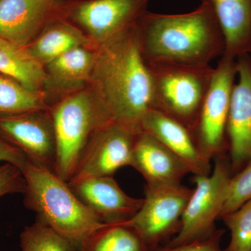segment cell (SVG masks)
<instances>
[{"label": "cell", "instance_id": "cell-12", "mask_svg": "<svg viewBox=\"0 0 251 251\" xmlns=\"http://www.w3.org/2000/svg\"><path fill=\"white\" fill-rule=\"evenodd\" d=\"M239 82L231 94L227 124L228 156L233 175L251 161V57L237 58Z\"/></svg>", "mask_w": 251, "mask_h": 251}, {"label": "cell", "instance_id": "cell-18", "mask_svg": "<svg viewBox=\"0 0 251 251\" xmlns=\"http://www.w3.org/2000/svg\"><path fill=\"white\" fill-rule=\"evenodd\" d=\"M214 12L226 42L224 54H251V0H201Z\"/></svg>", "mask_w": 251, "mask_h": 251}, {"label": "cell", "instance_id": "cell-15", "mask_svg": "<svg viewBox=\"0 0 251 251\" xmlns=\"http://www.w3.org/2000/svg\"><path fill=\"white\" fill-rule=\"evenodd\" d=\"M97 48H77L44 66V94L50 107L64 97L89 87Z\"/></svg>", "mask_w": 251, "mask_h": 251}, {"label": "cell", "instance_id": "cell-2", "mask_svg": "<svg viewBox=\"0 0 251 251\" xmlns=\"http://www.w3.org/2000/svg\"><path fill=\"white\" fill-rule=\"evenodd\" d=\"M144 60L151 65H209L226 42L215 15L202 4L182 14L147 11L135 25Z\"/></svg>", "mask_w": 251, "mask_h": 251}, {"label": "cell", "instance_id": "cell-27", "mask_svg": "<svg viewBox=\"0 0 251 251\" xmlns=\"http://www.w3.org/2000/svg\"><path fill=\"white\" fill-rule=\"evenodd\" d=\"M224 233L223 229H216L211 235L204 239L176 247H166L150 251H226V249L224 250L221 247V237Z\"/></svg>", "mask_w": 251, "mask_h": 251}, {"label": "cell", "instance_id": "cell-6", "mask_svg": "<svg viewBox=\"0 0 251 251\" xmlns=\"http://www.w3.org/2000/svg\"><path fill=\"white\" fill-rule=\"evenodd\" d=\"M214 170L209 175H194L196 186L190 196L177 233L166 247H176L204 239L215 229L221 216L229 181L233 176L228 153L214 158Z\"/></svg>", "mask_w": 251, "mask_h": 251}, {"label": "cell", "instance_id": "cell-17", "mask_svg": "<svg viewBox=\"0 0 251 251\" xmlns=\"http://www.w3.org/2000/svg\"><path fill=\"white\" fill-rule=\"evenodd\" d=\"M140 130L152 135L179 157L194 175H209L211 165L198 150L192 132L163 112L151 109L144 117Z\"/></svg>", "mask_w": 251, "mask_h": 251}, {"label": "cell", "instance_id": "cell-24", "mask_svg": "<svg viewBox=\"0 0 251 251\" xmlns=\"http://www.w3.org/2000/svg\"><path fill=\"white\" fill-rule=\"evenodd\" d=\"M220 219L230 232L226 251H251V199Z\"/></svg>", "mask_w": 251, "mask_h": 251}, {"label": "cell", "instance_id": "cell-9", "mask_svg": "<svg viewBox=\"0 0 251 251\" xmlns=\"http://www.w3.org/2000/svg\"><path fill=\"white\" fill-rule=\"evenodd\" d=\"M193 189L181 184L173 186H145L143 203L135 215L126 221L137 231L149 250L176 234L181 216Z\"/></svg>", "mask_w": 251, "mask_h": 251}, {"label": "cell", "instance_id": "cell-20", "mask_svg": "<svg viewBox=\"0 0 251 251\" xmlns=\"http://www.w3.org/2000/svg\"><path fill=\"white\" fill-rule=\"evenodd\" d=\"M0 74L14 79L29 90L44 94V66L31 55L26 47L2 38H0Z\"/></svg>", "mask_w": 251, "mask_h": 251}, {"label": "cell", "instance_id": "cell-26", "mask_svg": "<svg viewBox=\"0 0 251 251\" xmlns=\"http://www.w3.org/2000/svg\"><path fill=\"white\" fill-rule=\"evenodd\" d=\"M26 182L21 170L11 163L0 165V198L14 193H24Z\"/></svg>", "mask_w": 251, "mask_h": 251}, {"label": "cell", "instance_id": "cell-25", "mask_svg": "<svg viewBox=\"0 0 251 251\" xmlns=\"http://www.w3.org/2000/svg\"><path fill=\"white\" fill-rule=\"evenodd\" d=\"M251 199V161L229 181L221 216L238 209Z\"/></svg>", "mask_w": 251, "mask_h": 251}, {"label": "cell", "instance_id": "cell-5", "mask_svg": "<svg viewBox=\"0 0 251 251\" xmlns=\"http://www.w3.org/2000/svg\"><path fill=\"white\" fill-rule=\"evenodd\" d=\"M152 77V108L191 132L197 124L214 68L209 65H148Z\"/></svg>", "mask_w": 251, "mask_h": 251}, {"label": "cell", "instance_id": "cell-11", "mask_svg": "<svg viewBox=\"0 0 251 251\" xmlns=\"http://www.w3.org/2000/svg\"><path fill=\"white\" fill-rule=\"evenodd\" d=\"M136 134L113 122L99 128L87 144L71 180L112 176L122 167L131 166Z\"/></svg>", "mask_w": 251, "mask_h": 251}, {"label": "cell", "instance_id": "cell-1", "mask_svg": "<svg viewBox=\"0 0 251 251\" xmlns=\"http://www.w3.org/2000/svg\"><path fill=\"white\" fill-rule=\"evenodd\" d=\"M89 87L112 122L141 131L144 117L152 109V77L135 25L98 46Z\"/></svg>", "mask_w": 251, "mask_h": 251}, {"label": "cell", "instance_id": "cell-28", "mask_svg": "<svg viewBox=\"0 0 251 251\" xmlns=\"http://www.w3.org/2000/svg\"><path fill=\"white\" fill-rule=\"evenodd\" d=\"M27 161V157L0 135V163H11L21 170Z\"/></svg>", "mask_w": 251, "mask_h": 251}, {"label": "cell", "instance_id": "cell-23", "mask_svg": "<svg viewBox=\"0 0 251 251\" xmlns=\"http://www.w3.org/2000/svg\"><path fill=\"white\" fill-rule=\"evenodd\" d=\"M20 246L21 251H77L65 238L37 221L23 229Z\"/></svg>", "mask_w": 251, "mask_h": 251}, {"label": "cell", "instance_id": "cell-19", "mask_svg": "<svg viewBox=\"0 0 251 251\" xmlns=\"http://www.w3.org/2000/svg\"><path fill=\"white\" fill-rule=\"evenodd\" d=\"M80 47L97 48L98 46L76 26L59 18L50 23L26 49L44 67L63 54Z\"/></svg>", "mask_w": 251, "mask_h": 251}, {"label": "cell", "instance_id": "cell-10", "mask_svg": "<svg viewBox=\"0 0 251 251\" xmlns=\"http://www.w3.org/2000/svg\"><path fill=\"white\" fill-rule=\"evenodd\" d=\"M0 135L28 161L55 173L57 145L50 110L1 115Z\"/></svg>", "mask_w": 251, "mask_h": 251}, {"label": "cell", "instance_id": "cell-4", "mask_svg": "<svg viewBox=\"0 0 251 251\" xmlns=\"http://www.w3.org/2000/svg\"><path fill=\"white\" fill-rule=\"evenodd\" d=\"M50 112L57 145L55 173L68 182L92 135L112 122L90 87L60 99Z\"/></svg>", "mask_w": 251, "mask_h": 251}, {"label": "cell", "instance_id": "cell-7", "mask_svg": "<svg viewBox=\"0 0 251 251\" xmlns=\"http://www.w3.org/2000/svg\"><path fill=\"white\" fill-rule=\"evenodd\" d=\"M237 75V59L223 54L214 68L210 86L193 131L200 152L209 163L217 156L228 153L229 105Z\"/></svg>", "mask_w": 251, "mask_h": 251}, {"label": "cell", "instance_id": "cell-13", "mask_svg": "<svg viewBox=\"0 0 251 251\" xmlns=\"http://www.w3.org/2000/svg\"><path fill=\"white\" fill-rule=\"evenodd\" d=\"M65 0H0V38L26 47L50 23L63 18Z\"/></svg>", "mask_w": 251, "mask_h": 251}, {"label": "cell", "instance_id": "cell-8", "mask_svg": "<svg viewBox=\"0 0 251 251\" xmlns=\"http://www.w3.org/2000/svg\"><path fill=\"white\" fill-rule=\"evenodd\" d=\"M150 0H65L63 19L80 29L97 46L135 25Z\"/></svg>", "mask_w": 251, "mask_h": 251}, {"label": "cell", "instance_id": "cell-21", "mask_svg": "<svg viewBox=\"0 0 251 251\" xmlns=\"http://www.w3.org/2000/svg\"><path fill=\"white\" fill-rule=\"evenodd\" d=\"M77 251H150L139 234L124 222L105 224L91 234Z\"/></svg>", "mask_w": 251, "mask_h": 251}, {"label": "cell", "instance_id": "cell-14", "mask_svg": "<svg viewBox=\"0 0 251 251\" xmlns=\"http://www.w3.org/2000/svg\"><path fill=\"white\" fill-rule=\"evenodd\" d=\"M68 184L81 202L103 224L128 221L143 203V199L128 196L112 176L71 180Z\"/></svg>", "mask_w": 251, "mask_h": 251}, {"label": "cell", "instance_id": "cell-22", "mask_svg": "<svg viewBox=\"0 0 251 251\" xmlns=\"http://www.w3.org/2000/svg\"><path fill=\"white\" fill-rule=\"evenodd\" d=\"M50 108L44 94L29 90L14 79L0 74V116Z\"/></svg>", "mask_w": 251, "mask_h": 251}, {"label": "cell", "instance_id": "cell-29", "mask_svg": "<svg viewBox=\"0 0 251 251\" xmlns=\"http://www.w3.org/2000/svg\"></svg>", "mask_w": 251, "mask_h": 251}, {"label": "cell", "instance_id": "cell-3", "mask_svg": "<svg viewBox=\"0 0 251 251\" xmlns=\"http://www.w3.org/2000/svg\"><path fill=\"white\" fill-rule=\"evenodd\" d=\"M21 171L26 182L25 206L35 213L36 221L65 238L77 251L91 234L105 224L54 172L28 160Z\"/></svg>", "mask_w": 251, "mask_h": 251}, {"label": "cell", "instance_id": "cell-16", "mask_svg": "<svg viewBox=\"0 0 251 251\" xmlns=\"http://www.w3.org/2000/svg\"><path fill=\"white\" fill-rule=\"evenodd\" d=\"M131 167L143 175L149 186L181 184L189 168L161 142L146 132L135 135Z\"/></svg>", "mask_w": 251, "mask_h": 251}]
</instances>
